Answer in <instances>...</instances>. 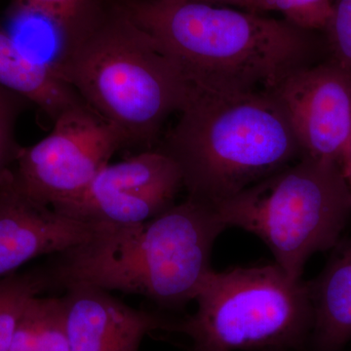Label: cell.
Listing matches in <instances>:
<instances>
[{
  "instance_id": "cell-9",
  "label": "cell",
  "mask_w": 351,
  "mask_h": 351,
  "mask_svg": "<svg viewBox=\"0 0 351 351\" xmlns=\"http://www.w3.org/2000/svg\"><path fill=\"white\" fill-rule=\"evenodd\" d=\"M274 96L292 127L302 157L341 169L351 143V77L334 61L304 66Z\"/></svg>"
},
{
  "instance_id": "cell-11",
  "label": "cell",
  "mask_w": 351,
  "mask_h": 351,
  "mask_svg": "<svg viewBox=\"0 0 351 351\" xmlns=\"http://www.w3.org/2000/svg\"><path fill=\"white\" fill-rule=\"evenodd\" d=\"M62 297L71 351H140L143 339L174 323L134 308L104 289L76 283Z\"/></svg>"
},
{
  "instance_id": "cell-13",
  "label": "cell",
  "mask_w": 351,
  "mask_h": 351,
  "mask_svg": "<svg viewBox=\"0 0 351 351\" xmlns=\"http://www.w3.org/2000/svg\"><path fill=\"white\" fill-rule=\"evenodd\" d=\"M322 272L307 282L314 343L338 351L351 341V239L336 245Z\"/></svg>"
},
{
  "instance_id": "cell-14",
  "label": "cell",
  "mask_w": 351,
  "mask_h": 351,
  "mask_svg": "<svg viewBox=\"0 0 351 351\" xmlns=\"http://www.w3.org/2000/svg\"><path fill=\"white\" fill-rule=\"evenodd\" d=\"M8 351H71L62 297L27 302Z\"/></svg>"
},
{
  "instance_id": "cell-17",
  "label": "cell",
  "mask_w": 351,
  "mask_h": 351,
  "mask_svg": "<svg viewBox=\"0 0 351 351\" xmlns=\"http://www.w3.org/2000/svg\"><path fill=\"white\" fill-rule=\"evenodd\" d=\"M279 11L286 21L306 31L325 29L331 19V0H252V12Z\"/></svg>"
},
{
  "instance_id": "cell-10",
  "label": "cell",
  "mask_w": 351,
  "mask_h": 351,
  "mask_svg": "<svg viewBox=\"0 0 351 351\" xmlns=\"http://www.w3.org/2000/svg\"><path fill=\"white\" fill-rule=\"evenodd\" d=\"M97 228L36 199L11 168L0 176V279L32 258L58 255L84 243Z\"/></svg>"
},
{
  "instance_id": "cell-8",
  "label": "cell",
  "mask_w": 351,
  "mask_h": 351,
  "mask_svg": "<svg viewBox=\"0 0 351 351\" xmlns=\"http://www.w3.org/2000/svg\"><path fill=\"white\" fill-rule=\"evenodd\" d=\"M182 188L175 161L160 149H145L108 163L80 195L52 208L90 225H136L173 206Z\"/></svg>"
},
{
  "instance_id": "cell-1",
  "label": "cell",
  "mask_w": 351,
  "mask_h": 351,
  "mask_svg": "<svg viewBox=\"0 0 351 351\" xmlns=\"http://www.w3.org/2000/svg\"><path fill=\"white\" fill-rule=\"evenodd\" d=\"M193 89L272 93L308 64V31L251 11L181 0H117Z\"/></svg>"
},
{
  "instance_id": "cell-15",
  "label": "cell",
  "mask_w": 351,
  "mask_h": 351,
  "mask_svg": "<svg viewBox=\"0 0 351 351\" xmlns=\"http://www.w3.org/2000/svg\"><path fill=\"white\" fill-rule=\"evenodd\" d=\"M49 288L45 269L13 274L0 279V351H8L27 302Z\"/></svg>"
},
{
  "instance_id": "cell-3",
  "label": "cell",
  "mask_w": 351,
  "mask_h": 351,
  "mask_svg": "<svg viewBox=\"0 0 351 351\" xmlns=\"http://www.w3.org/2000/svg\"><path fill=\"white\" fill-rule=\"evenodd\" d=\"M53 66L121 132L127 147H152L164 122L181 112L193 91L174 62L117 0H101L77 31L62 39Z\"/></svg>"
},
{
  "instance_id": "cell-21",
  "label": "cell",
  "mask_w": 351,
  "mask_h": 351,
  "mask_svg": "<svg viewBox=\"0 0 351 351\" xmlns=\"http://www.w3.org/2000/svg\"><path fill=\"white\" fill-rule=\"evenodd\" d=\"M341 171H343V177H345L351 191V143L350 149H348V154L345 157V160H343V165H341Z\"/></svg>"
},
{
  "instance_id": "cell-4",
  "label": "cell",
  "mask_w": 351,
  "mask_h": 351,
  "mask_svg": "<svg viewBox=\"0 0 351 351\" xmlns=\"http://www.w3.org/2000/svg\"><path fill=\"white\" fill-rule=\"evenodd\" d=\"M159 149L179 167L189 197L212 206L299 160L301 149L274 93L193 88Z\"/></svg>"
},
{
  "instance_id": "cell-12",
  "label": "cell",
  "mask_w": 351,
  "mask_h": 351,
  "mask_svg": "<svg viewBox=\"0 0 351 351\" xmlns=\"http://www.w3.org/2000/svg\"><path fill=\"white\" fill-rule=\"evenodd\" d=\"M0 86L20 95L53 121L69 108L85 104L52 64L25 53L1 25Z\"/></svg>"
},
{
  "instance_id": "cell-19",
  "label": "cell",
  "mask_w": 351,
  "mask_h": 351,
  "mask_svg": "<svg viewBox=\"0 0 351 351\" xmlns=\"http://www.w3.org/2000/svg\"><path fill=\"white\" fill-rule=\"evenodd\" d=\"M325 31L332 52V61L351 77V0H337Z\"/></svg>"
},
{
  "instance_id": "cell-6",
  "label": "cell",
  "mask_w": 351,
  "mask_h": 351,
  "mask_svg": "<svg viewBox=\"0 0 351 351\" xmlns=\"http://www.w3.org/2000/svg\"><path fill=\"white\" fill-rule=\"evenodd\" d=\"M195 301V313L172 328L191 339L189 351L297 348L313 328L307 282L276 263L212 270Z\"/></svg>"
},
{
  "instance_id": "cell-2",
  "label": "cell",
  "mask_w": 351,
  "mask_h": 351,
  "mask_svg": "<svg viewBox=\"0 0 351 351\" xmlns=\"http://www.w3.org/2000/svg\"><path fill=\"white\" fill-rule=\"evenodd\" d=\"M226 228L216 207L188 196L144 223L98 226L45 271L51 288L88 284L179 308L195 300L213 270L212 250Z\"/></svg>"
},
{
  "instance_id": "cell-16",
  "label": "cell",
  "mask_w": 351,
  "mask_h": 351,
  "mask_svg": "<svg viewBox=\"0 0 351 351\" xmlns=\"http://www.w3.org/2000/svg\"><path fill=\"white\" fill-rule=\"evenodd\" d=\"M101 0H12L13 12L48 21L63 39L77 31Z\"/></svg>"
},
{
  "instance_id": "cell-20",
  "label": "cell",
  "mask_w": 351,
  "mask_h": 351,
  "mask_svg": "<svg viewBox=\"0 0 351 351\" xmlns=\"http://www.w3.org/2000/svg\"><path fill=\"white\" fill-rule=\"evenodd\" d=\"M181 1L201 2V3L212 4V5L214 4H230V5L241 7V8L252 12V0H181Z\"/></svg>"
},
{
  "instance_id": "cell-18",
  "label": "cell",
  "mask_w": 351,
  "mask_h": 351,
  "mask_svg": "<svg viewBox=\"0 0 351 351\" xmlns=\"http://www.w3.org/2000/svg\"><path fill=\"white\" fill-rule=\"evenodd\" d=\"M29 104L20 95L0 86V176L16 162L22 149L15 140V125Z\"/></svg>"
},
{
  "instance_id": "cell-7",
  "label": "cell",
  "mask_w": 351,
  "mask_h": 351,
  "mask_svg": "<svg viewBox=\"0 0 351 351\" xmlns=\"http://www.w3.org/2000/svg\"><path fill=\"white\" fill-rule=\"evenodd\" d=\"M123 147L121 132L85 103L59 115L38 144L22 147L14 173L29 195L53 207L80 195Z\"/></svg>"
},
{
  "instance_id": "cell-5",
  "label": "cell",
  "mask_w": 351,
  "mask_h": 351,
  "mask_svg": "<svg viewBox=\"0 0 351 351\" xmlns=\"http://www.w3.org/2000/svg\"><path fill=\"white\" fill-rule=\"evenodd\" d=\"M216 209L226 228L256 235L274 263L300 280L311 256L339 243L351 215V191L338 165L302 156Z\"/></svg>"
}]
</instances>
